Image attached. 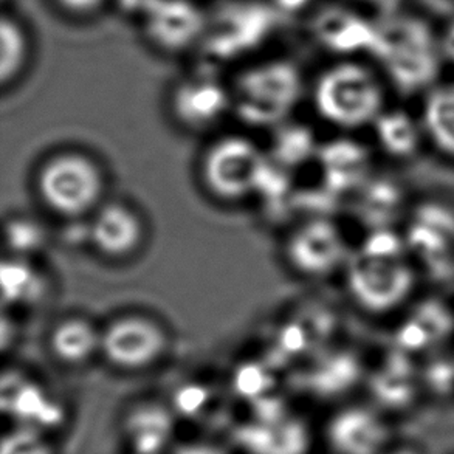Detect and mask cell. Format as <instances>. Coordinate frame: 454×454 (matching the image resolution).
I'll return each instance as SVG.
<instances>
[{"label": "cell", "instance_id": "cell-1", "mask_svg": "<svg viewBox=\"0 0 454 454\" xmlns=\"http://www.w3.org/2000/svg\"><path fill=\"white\" fill-rule=\"evenodd\" d=\"M346 264L348 289L363 310L387 315L411 298L418 267L393 228L371 231Z\"/></svg>", "mask_w": 454, "mask_h": 454}, {"label": "cell", "instance_id": "cell-2", "mask_svg": "<svg viewBox=\"0 0 454 454\" xmlns=\"http://www.w3.org/2000/svg\"><path fill=\"white\" fill-rule=\"evenodd\" d=\"M371 55L400 93H427L437 84L443 58L439 36L416 16H393L377 24Z\"/></svg>", "mask_w": 454, "mask_h": 454}, {"label": "cell", "instance_id": "cell-3", "mask_svg": "<svg viewBox=\"0 0 454 454\" xmlns=\"http://www.w3.org/2000/svg\"><path fill=\"white\" fill-rule=\"evenodd\" d=\"M313 101L319 117L340 129L372 126L387 109L379 76L354 61L340 62L319 74Z\"/></svg>", "mask_w": 454, "mask_h": 454}, {"label": "cell", "instance_id": "cell-4", "mask_svg": "<svg viewBox=\"0 0 454 454\" xmlns=\"http://www.w3.org/2000/svg\"><path fill=\"white\" fill-rule=\"evenodd\" d=\"M43 203L62 217H80L92 211L105 192V176L90 157L64 153L45 161L37 176Z\"/></svg>", "mask_w": 454, "mask_h": 454}, {"label": "cell", "instance_id": "cell-5", "mask_svg": "<svg viewBox=\"0 0 454 454\" xmlns=\"http://www.w3.org/2000/svg\"><path fill=\"white\" fill-rule=\"evenodd\" d=\"M300 70L287 61H270L239 74L234 103L240 117L252 124H275L301 97Z\"/></svg>", "mask_w": 454, "mask_h": 454}, {"label": "cell", "instance_id": "cell-6", "mask_svg": "<svg viewBox=\"0 0 454 454\" xmlns=\"http://www.w3.org/2000/svg\"><path fill=\"white\" fill-rule=\"evenodd\" d=\"M264 159L254 143L227 137L215 143L203 157V182L222 200H240L261 186Z\"/></svg>", "mask_w": 454, "mask_h": 454}, {"label": "cell", "instance_id": "cell-7", "mask_svg": "<svg viewBox=\"0 0 454 454\" xmlns=\"http://www.w3.org/2000/svg\"><path fill=\"white\" fill-rule=\"evenodd\" d=\"M406 247L416 267L433 278L454 271V208L442 202H425L412 211Z\"/></svg>", "mask_w": 454, "mask_h": 454}, {"label": "cell", "instance_id": "cell-8", "mask_svg": "<svg viewBox=\"0 0 454 454\" xmlns=\"http://www.w3.org/2000/svg\"><path fill=\"white\" fill-rule=\"evenodd\" d=\"M273 24L270 8L258 2L228 6L217 14L205 39V53L217 61L238 58L264 43Z\"/></svg>", "mask_w": 454, "mask_h": 454}, {"label": "cell", "instance_id": "cell-9", "mask_svg": "<svg viewBox=\"0 0 454 454\" xmlns=\"http://www.w3.org/2000/svg\"><path fill=\"white\" fill-rule=\"evenodd\" d=\"M168 337L165 331L146 317H124L101 332V354L120 369L148 368L163 356Z\"/></svg>", "mask_w": 454, "mask_h": 454}, {"label": "cell", "instance_id": "cell-10", "mask_svg": "<svg viewBox=\"0 0 454 454\" xmlns=\"http://www.w3.org/2000/svg\"><path fill=\"white\" fill-rule=\"evenodd\" d=\"M145 35L157 49L177 53L207 31V19L191 0H157L143 16Z\"/></svg>", "mask_w": 454, "mask_h": 454}, {"label": "cell", "instance_id": "cell-11", "mask_svg": "<svg viewBox=\"0 0 454 454\" xmlns=\"http://www.w3.org/2000/svg\"><path fill=\"white\" fill-rule=\"evenodd\" d=\"M290 262L307 277H325L338 265L348 262V247L343 236L329 221L307 222L290 238Z\"/></svg>", "mask_w": 454, "mask_h": 454}, {"label": "cell", "instance_id": "cell-12", "mask_svg": "<svg viewBox=\"0 0 454 454\" xmlns=\"http://www.w3.org/2000/svg\"><path fill=\"white\" fill-rule=\"evenodd\" d=\"M310 27L315 39L338 55L372 53L377 41V24L344 6L321 8Z\"/></svg>", "mask_w": 454, "mask_h": 454}, {"label": "cell", "instance_id": "cell-13", "mask_svg": "<svg viewBox=\"0 0 454 454\" xmlns=\"http://www.w3.org/2000/svg\"><path fill=\"white\" fill-rule=\"evenodd\" d=\"M142 219L121 203L99 209L90 225L95 248L109 258H124L136 252L143 240Z\"/></svg>", "mask_w": 454, "mask_h": 454}, {"label": "cell", "instance_id": "cell-14", "mask_svg": "<svg viewBox=\"0 0 454 454\" xmlns=\"http://www.w3.org/2000/svg\"><path fill=\"white\" fill-rule=\"evenodd\" d=\"M329 439L340 454H377L387 439V428L366 408H349L332 420Z\"/></svg>", "mask_w": 454, "mask_h": 454}, {"label": "cell", "instance_id": "cell-15", "mask_svg": "<svg viewBox=\"0 0 454 454\" xmlns=\"http://www.w3.org/2000/svg\"><path fill=\"white\" fill-rule=\"evenodd\" d=\"M172 106L180 123L190 129H203L223 115L230 106V97L215 81L194 80L178 87Z\"/></svg>", "mask_w": 454, "mask_h": 454}, {"label": "cell", "instance_id": "cell-16", "mask_svg": "<svg viewBox=\"0 0 454 454\" xmlns=\"http://www.w3.org/2000/svg\"><path fill=\"white\" fill-rule=\"evenodd\" d=\"M453 331V317L447 307L428 301L418 307L406 319L399 333V343L403 354L436 352L437 346L450 337Z\"/></svg>", "mask_w": 454, "mask_h": 454}, {"label": "cell", "instance_id": "cell-17", "mask_svg": "<svg viewBox=\"0 0 454 454\" xmlns=\"http://www.w3.org/2000/svg\"><path fill=\"white\" fill-rule=\"evenodd\" d=\"M371 128L381 151L391 159H412L427 140L420 117L402 109H385Z\"/></svg>", "mask_w": 454, "mask_h": 454}, {"label": "cell", "instance_id": "cell-18", "mask_svg": "<svg viewBox=\"0 0 454 454\" xmlns=\"http://www.w3.org/2000/svg\"><path fill=\"white\" fill-rule=\"evenodd\" d=\"M420 121L427 140L454 160V81L436 84L425 93Z\"/></svg>", "mask_w": 454, "mask_h": 454}, {"label": "cell", "instance_id": "cell-19", "mask_svg": "<svg viewBox=\"0 0 454 454\" xmlns=\"http://www.w3.org/2000/svg\"><path fill=\"white\" fill-rule=\"evenodd\" d=\"M50 348L66 364H81L101 352V332L86 319H64L51 332Z\"/></svg>", "mask_w": 454, "mask_h": 454}, {"label": "cell", "instance_id": "cell-20", "mask_svg": "<svg viewBox=\"0 0 454 454\" xmlns=\"http://www.w3.org/2000/svg\"><path fill=\"white\" fill-rule=\"evenodd\" d=\"M28 56V39L16 19L4 16L0 20V82L10 84L22 72Z\"/></svg>", "mask_w": 454, "mask_h": 454}, {"label": "cell", "instance_id": "cell-21", "mask_svg": "<svg viewBox=\"0 0 454 454\" xmlns=\"http://www.w3.org/2000/svg\"><path fill=\"white\" fill-rule=\"evenodd\" d=\"M364 192L366 215L369 221L372 222V231L393 228L394 217L400 215L403 208V192L399 184L391 182L389 178L372 180V184Z\"/></svg>", "mask_w": 454, "mask_h": 454}, {"label": "cell", "instance_id": "cell-22", "mask_svg": "<svg viewBox=\"0 0 454 454\" xmlns=\"http://www.w3.org/2000/svg\"><path fill=\"white\" fill-rule=\"evenodd\" d=\"M0 454H51L49 445L31 431H18L5 437Z\"/></svg>", "mask_w": 454, "mask_h": 454}, {"label": "cell", "instance_id": "cell-23", "mask_svg": "<svg viewBox=\"0 0 454 454\" xmlns=\"http://www.w3.org/2000/svg\"><path fill=\"white\" fill-rule=\"evenodd\" d=\"M58 5L72 14H90L97 12L105 0H56Z\"/></svg>", "mask_w": 454, "mask_h": 454}, {"label": "cell", "instance_id": "cell-24", "mask_svg": "<svg viewBox=\"0 0 454 454\" xmlns=\"http://www.w3.org/2000/svg\"><path fill=\"white\" fill-rule=\"evenodd\" d=\"M439 45H441L443 62H449L454 66V20L439 35Z\"/></svg>", "mask_w": 454, "mask_h": 454}, {"label": "cell", "instance_id": "cell-25", "mask_svg": "<svg viewBox=\"0 0 454 454\" xmlns=\"http://www.w3.org/2000/svg\"><path fill=\"white\" fill-rule=\"evenodd\" d=\"M115 5L123 12L128 14H142L148 12L149 8L157 2V0H114Z\"/></svg>", "mask_w": 454, "mask_h": 454}, {"label": "cell", "instance_id": "cell-26", "mask_svg": "<svg viewBox=\"0 0 454 454\" xmlns=\"http://www.w3.org/2000/svg\"><path fill=\"white\" fill-rule=\"evenodd\" d=\"M202 402L203 397L200 391H197V389H190L188 393H184V395H182V399H180L178 406H180L184 412H191L202 405Z\"/></svg>", "mask_w": 454, "mask_h": 454}, {"label": "cell", "instance_id": "cell-27", "mask_svg": "<svg viewBox=\"0 0 454 454\" xmlns=\"http://www.w3.org/2000/svg\"><path fill=\"white\" fill-rule=\"evenodd\" d=\"M275 5L286 12H296L304 10L312 0H273Z\"/></svg>", "mask_w": 454, "mask_h": 454}, {"label": "cell", "instance_id": "cell-28", "mask_svg": "<svg viewBox=\"0 0 454 454\" xmlns=\"http://www.w3.org/2000/svg\"><path fill=\"white\" fill-rule=\"evenodd\" d=\"M176 454H225V451L215 449V447H209V445H188V447L178 450Z\"/></svg>", "mask_w": 454, "mask_h": 454}, {"label": "cell", "instance_id": "cell-29", "mask_svg": "<svg viewBox=\"0 0 454 454\" xmlns=\"http://www.w3.org/2000/svg\"><path fill=\"white\" fill-rule=\"evenodd\" d=\"M363 2H371V4L374 2V4H377V2H381V0H363Z\"/></svg>", "mask_w": 454, "mask_h": 454}]
</instances>
